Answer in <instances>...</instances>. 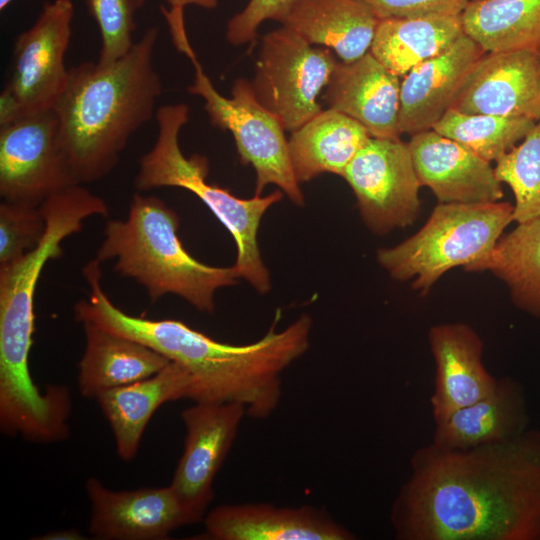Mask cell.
<instances>
[{"instance_id":"3957f363","label":"cell","mask_w":540,"mask_h":540,"mask_svg":"<svg viewBox=\"0 0 540 540\" xmlns=\"http://www.w3.org/2000/svg\"><path fill=\"white\" fill-rule=\"evenodd\" d=\"M158 36V27H149L122 58L69 68L65 89L53 108L59 143L76 184L107 176L130 137L156 113L162 93L153 66Z\"/></svg>"},{"instance_id":"e575fe53","label":"cell","mask_w":540,"mask_h":540,"mask_svg":"<svg viewBox=\"0 0 540 540\" xmlns=\"http://www.w3.org/2000/svg\"><path fill=\"white\" fill-rule=\"evenodd\" d=\"M38 539H45V540H62V539L80 540V539H84V537L76 530H61V531L49 532V533L43 535V537H39Z\"/></svg>"},{"instance_id":"5b68a950","label":"cell","mask_w":540,"mask_h":540,"mask_svg":"<svg viewBox=\"0 0 540 540\" xmlns=\"http://www.w3.org/2000/svg\"><path fill=\"white\" fill-rule=\"evenodd\" d=\"M158 133L151 149L141 156L134 185L139 192L161 187H178L195 194L232 235L237 256L234 268L259 293L270 290L268 269L257 243V232L265 212L283 196L281 190L269 195L239 198L227 189L207 182L205 156L186 157L179 145L181 128L189 119L185 104L159 107L155 113Z\"/></svg>"},{"instance_id":"2e32d148","label":"cell","mask_w":540,"mask_h":540,"mask_svg":"<svg viewBox=\"0 0 540 540\" xmlns=\"http://www.w3.org/2000/svg\"><path fill=\"white\" fill-rule=\"evenodd\" d=\"M201 539L352 540L355 536L323 509L269 503L224 504L204 517Z\"/></svg>"},{"instance_id":"4dcf8cb0","label":"cell","mask_w":540,"mask_h":540,"mask_svg":"<svg viewBox=\"0 0 540 540\" xmlns=\"http://www.w3.org/2000/svg\"><path fill=\"white\" fill-rule=\"evenodd\" d=\"M46 220L40 207L0 204V268L14 263L41 243Z\"/></svg>"},{"instance_id":"f1b7e54d","label":"cell","mask_w":540,"mask_h":540,"mask_svg":"<svg viewBox=\"0 0 540 540\" xmlns=\"http://www.w3.org/2000/svg\"><path fill=\"white\" fill-rule=\"evenodd\" d=\"M494 171L515 198L513 221L540 217V120L510 151L495 162Z\"/></svg>"},{"instance_id":"9c48e42d","label":"cell","mask_w":540,"mask_h":540,"mask_svg":"<svg viewBox=\"0 0 540 540\" xmlns=\"http://www.w3.org/2000/svg\"><path fill=\"white\" fill-rule=\"evenodd\" d=\"M73 16L71 0L45 2L34 24L17 36L11 73L0 96V125L55 106L69 76L64 58Z\"/></svg>"},{"instance_id":"d4e9b609","label":"cell","mask_w":540,"mask_h":540,"mask_svg":"<svg viewBox=\"0 0 540 540\" xmlns=\"http://www.w3.org/2000/svg\"><path fill=\"white\" fill-rule=\"evenodd\" d=\"M461 14L429 13L380 20L370 53L391 73L402 78L464 35Z\"/></svg>"},{"instance_id":"f546056e","label":"cell","mask_w":540,"mask_h":540,"mask_svg":"<svg viewBox=\"0 0 540 540\" xmlns=\"http://www.w3.org/2000/svg\"><path fill=\"white\" fill-rule=\"evenodd\" d=\"M146 0H85L96 21L101 47L98 63L105 65L125 56L132 46L136 28L135 13Z\"/></svg>"},{"instance_id":"7a4b0ae2","label":"cell","mask_w":540,"mask_h":540,"mask_svg":"<svg viewBox=\"0 0 540 540\" xmlns=\"http://www.w3.org/2000/svg\"><path fill=\"white\" fill-rule=\"evenodd\" d=\"M98 324L134 339L182 365L193 379V402L240 403L254 419L269 417L282 395V372L309 348L312 319L303 314L288 327L258 341L232 345L216 341L185 323L129 315L105 303Z\"/></svg>"},{"instance_id":"8d00e7d4","label":"cell","mask_w":540,"mask_h":540,"mask_svg":"<svg viewBox=\"0 0 540 540\" xmlns=\"http://www.w3.org/2000/svg\"><path fill=\"white\" fill-rule=\"evenodd\" d=\"M538 52H539V54H540V49H539V51H538Z\"/></svg>"},{"instance_id":"83f0119b","label":"cell","mask_w":540,"mask_h":540,"mask_svg":"<svg viewBox=\"0 0 540 540\" xmlns=\"http://www.w3.org/2000/svg\"><path fill=\"white\" fill-rule=\"evenodd\" d=\"M535 122L527 118L470 114L450 108L432 129L481 158L496 162L528 134Z\"/></svg>"},{"instance_id":"d590c367","label":"cell","mask_w":540,"mask_h":540,"mask_svg":"<svg viewBox=\"0 0 540 540\" xmlns=\"http://www.w3.org/2000/svg\"><path fill=\"white\" fill-rule=\"evenodd\" d=\"M13 0H0V10L3 11Z\"/></svg>"},{"instance_id":"ffe728a7","label":"cell","mask_w":540,"mask_h":540,"mask_svg":"<svg viewBox=\"0 0 540 540\" xmlns=\"http://www.w3.org/2000/svg\"><path fill=\"white\" fill-rule=\"evenodd\" d=\"M192 383L190 373L170 361L151 377L104 391L95 398L112 429L121 459L135 457L154 412L166 402L189 399Z\"/></svg>"},{"instance_id":"7402d4cb","label":"cell","mask_w":540,"mask_h":540,"mask_svg":"<svg viewBox=\"0 0 540 540\" xmlns=\"http://www.w3.org/2000/svg\"><path fill=\"white\" fill-rule=\"evenodd\" d=\"M85 349L78 364V387L88 398L161 371L170 360L134 339L82 322Z\"/></svg>"},{"instance_id":"44dd1931","label":"cell","mask_w":540,"mask_h":540,"mask_svg":"<svg viewBox=\"0 0 540 540\" xmlns=\"http://www.w3.org/2000/svg\"><path fill=\"white\" fill-rule=\"evenodd\" d=\"M529 414L523 387L503 377L487 396L436 423L432 443L443 449L463 450L501 442L528 429Z\"/></svg>"},{"instance_id":"603a6c76","label":"cell","mask_w":540,"mask_h":540,"mask_svg":"<svg viewBox=\"0 0 540 540\" xmlns=\"http://www.w3.org/2000/svg\"><path fill=\"white\" fill-rule=\"evenodd\" d=\"M379 21L358 0H297L281 25L351 63L370 52Z\"/></svg>"},{"instance_id":"cb8c5ba5","label":"cell","mask_w":540,"mask_h":540,"mask_svg":"<svg viewBox=\"0 0 540 540\" xmlns=\"http://www.w3.org/2000/svg\"><path fill=\"white\" fill-rule=\"evenodd\" d=\"M370 138L367 129L350 116L332 108L322 110L292 131L288 140L297 181L308 182L323 173L342 176Z\"/></svg>"},{"instance_id":"8992f818","label":"cell","mask_w":540,"mask_h":540,"mask_svg":"<svg viewBox=\"0 0 540 540\" xmlns=\"http://www.w3.org/2000/svg\"><path fill=\"white\" fill-rule=\"evenodd\" d=\"M512 221L508 202L439 203L418 232L379 249L377 261L393 279L411 281L424 296L443 274L488 253Z\"/></svg>"},{"instance_id":"8fae6325","label":"cell","mask_w":540,"mask_h":540,"mask_svg":"<svg viewBox=\"0 0 540 540\" xmlns=\"http://www.w3.org/2000/svg\"><path fill=\"white\" fill-rule=\"evenodd\" d=\"M342 177L356 197L363 221L373 232L384 234L417 219L421 185L408 143L371 137Z\"/></svg>"},{"instance_id":"e0dca14e","label":"cell","mask_w":540,"mask_h":540,"mask_svg":"<svg viewBox=\"0 0 540 540\" xmlns=\"http://www.w3.org/2000/svg\"><path fill=\"white\" fill-rule=\"evenodd\" d=\"M435 361V385L430 398L435 423L490 394L497 383L482 363L483 342L464 323L432 326L428 334Z\"/></svg>"},{"instance_id":"484cf974","label":"cell","mask_w":540,"mask_h":540,"mask_svg":"<svg viewBox=\"0 0 540 540\" xmlns=\"http://www.w3.org/2000/svg\"><path fill=\"white\" fill-rule=\"evenodd\" d=\"M465 270L491 272L505 283L518 308L540 318V217L518 223Z\"/></svg>"},{"instance_id":"ac0fdd59","label":"cell","mask_w":540,"mask_h":540,"mask_svg":"<svg viewBox=\"0 0 540 540\" xmlns=\"http://www.w3.org/2000/svg\"><path fill=\"white\" fill-rule=\"evenodd\" d=\"M484 53L464 34L443 53L405 74L400 88V134L432 129L451 108L465 77Z\"/></svg>"},{"instance_id":"9a60e30c","label":"cell","mask_w":540,"mask_h":540,"mask_svg":"<svg viewBox=\"0 0 540 540\" xmlns=\"http://www.w3.org/2000/svg\"><path fill=\"white\" fill-rule=\"evenodd\" d=\"M421 186L439 203L500 201L504 192L491 162L433 129L411 135L408 142Z\"/></svg>"},{"instance_id":"ba28073f","label":"cell","mask_w":540,"mask_h":540,"mask_svg":"<svg viewBox=\"0 0 540 540\" xmlns=\"http://www.w3.org/2000/svg\"><path fill=\"white\" fill-rule=\"evenodd\" d=\"M337 64L329 49L282 26L263 36L251 84L258 101L292 132L322 111L318 95Z\"/></svg>"},{"instance_id":"5bb4252c","label":"cell","mask_w":540,"mask_h":540,"mask_svg":"<svg viewBox=\"0 0 540 540\" xmlns=\"http://www.w3.org/2000/svg\"><path fill=\"white\" fill-rule=\"evenodd\" d=\"M85 490L91 504L88 531L97 539H167L172 531L197 522L170 485L114 491L91 477Z\"/></svg>"},{"instance_id":"277c9868","label":"cell","mask_w":540,"mask_h":540,"mask_svg":"<svg viewBox=\"0 0 540 540\" xmlns=\"http://www.w3.org/2000/svg\"><path fill=\"white\" fill-rule=\"evenodd\" d=\"M179 217L163 200L135 193L125 220H108L96 257L116 259L114 270L138 282L151 301L174 294L213 313L215 292L234 285V266L215 267L192 257L177 235Z\"/></svg>"},{"instance_id":"836d02e7","label":"cell","mask_w":540,"mask_h":540,"mask_svg":"<svg viewBox=\"0 0 540 540\" xmlns=\"http://www.w3.org/2000/svg\"><path fill=\"white\" fill-rule=\"evenodd\" d=\"M170 7L183 8L187 5H196L206 9H213L217 6L218 0H165Z\"/></svg>"},{"instance_id":"d6a6232c","label":"cell","mask_w":540,"mask_h":540,"mask_svg":"<svg viewBox=\"0 0 540 540\" xmlns=\"http://www.w3.org/2000/svg\"><path fill=\"white\" fill-rule=\"evenodd\" d=\"M379 19L429 13L461 14L469 0H358Z\"/></svg>"},{"instance_id":"1f68e13d","label":"cell","mask_w":540,"mask_h":540,"mask_svg":"<svg viewBox=\"0 0 540 540\" xmlns=\"http://www.w3.org/2000/svg\"><path fill=\"white\" fill-rule=\"evenodd\" d=\"M297 0H249L245 8L227 23L226 39L242 45L257 37L258 27L266 20L284 21Z\"/></svg>"},{"instance_id":"52a82bcc","label":"cell","mask_w":540,"mask_h":540,"mask_svg":"<svg viewBox=\"0 0 540 540\" xmlns=\"http://www.w3.org/2000/svg\"><path fill=\"white\" fill-rule=\"evenodd\" d=\"M172 41L194 67L189 93L204 100L211 124L232 133L241 162L254 168L255 195H261L267 185L273 184L294 204L302 206L304 196L292 168L285 128L278 117L258 101L251 82L238 78L232 86V97H224L204 73L187 33Z\"/></svg>"},{"instance_id":"6da1fadb","label":"cell","mask_w":540,"mask_h":540,"mask_svg":"<svg viewBox=\"0 0 540 540\" xmlns=\"http://www.w3.org/2000/svg\"><path fill=\"white\" fill-rule=\"evenodd\" d=\"M391 523L399 540H540V430L417 449Z\"/></svg>"},{"instance_id":"30bf717a","label":"cell","mask_w":540,"mask_h":540,"mask_svg":"<svg viewBox=\"0 0 540 540\" xmlns=\"http://www.w3.org/2000/svg\"><path fill=\"white\" fill-rule=\"evenodd\" d=\"M54 108L0 125V195L39 207L51 195L77 185L59 143Z\"/></svg>"},{"instance_id":"4fadbf2b","label":"cell","mask_w":540,"mask_h":540,"mask_svg":"<svg viewBox=\"0 0 540 540\" xmlns=\"http://www.w3.org/2000/svg\"><path fill=\"white\" fill-rule=\"evenodd\" d=\"M451 108L470 114L540 120V54L484 53L465 77Z\"/></svg>"},{"instance_id":"d6986e66","label":"cell","mask_w":540,"mask_h":540,"mask_svg":"<svg viewBox=\"0 0 540 540\" xmlns=\"http://www.w3.org/2000/svg\"><path fill=\"white\" fill-rule=\"evenodd\" d=\"M400 88L401 78L368 52L351 63L338 62L323 99L362 124L371 137L400 139Z\"/></svg>"},{"instance_id":"4316f807","label":"cell","mask_w":540,"mask_h":540,"mask_svg":"<svg viewBox=\"0 0 540 540\" xmlns=\"http://www.w3.org/2000/svg\"><path fill=\"white\" fill-rule=\"evenodd\" d=\"M461 19L485 53L540 49V0H469Z\"/></svg>"},{"instance_id":"7c38bea8","label":"cell","mask_w":540,"mask_h":540,"mask_svg":"<svg viewBox=\"0 0 540 540\" xmlns=\"http://www.w3.org/2000/svg\"><path fill=\"white\" fill-rule=\"evenodd\" d=\"M245 414L240 403L219 402H194L181 412L184 450L170 486L197 522L214 497V479Z\"/></svg>"}]
</instances>
